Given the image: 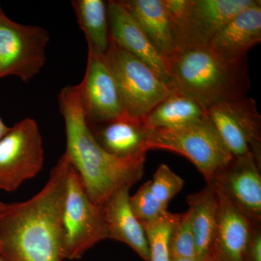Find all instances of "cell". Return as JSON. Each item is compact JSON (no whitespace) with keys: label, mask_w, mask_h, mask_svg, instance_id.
I'll return each mask as SVG.
<instances>
[{"label":"cell","mask_w":261,"mask_h":261,"mask_svg":"<svg viewBox=\"0 0 261 261\" xmlns=\"http://www.w3.org/2000/svg\"><path fill=\"white\" fill-rule=\"evenodd\" d=\"M70 161L65 153L37 195L0 210V255L7 261H63L62 211Z\"/></svg>","instance_id":"1"},{"label":"cell","mask_w":261,"mask_h":261,"mask_svg":"<svg viewBox=\"0 0 261 261\" xmlns=\"http://www.w3.org/2000/svg\"><path fill=\"white\" fill-rule=\"evenodd\" d=\"M58 102L65 122V154L80 175L89 199L101 208L113 194L140 181L146 157L121 159L99 145L84 116L78 86L62 89Z\"/></svg>","instance_id":"2"},{"label":"cell","mask_w":261,"mask_h":261,"mask_svg":"<svg viewBox=\"0 0 261 261\" xmlns=\"http://www.w3.org/2000/svg\"><path fill=\"white\" fill-rule=\"evenodd\" d=\"M171 87L195 99L206 111L226 101L247 97V60L225 59L208 47L178 49L168 61Z\"/></svg>","instance_id":"3"},{"label":"cell","mask_w":261,"mask_h":261,"mask_svg":"<svg viewBox=\"0 0 261 261\" xmlns=\"http://www.w3.org/2000/svg\"><path fill=\"white\" fill-rule=\"evenodd\" d=\"M145 147L147 151L162 149L187 158L207 183L233 159L207 116L177 129L147 128Z\"/></svg>","instance_id":"4"},{"label":"cell","mask_w":261,"mask_h":261,"mask_svg":"<svg viewBox=\"0 0 261 261\" xmlns=\"http://www.w3.org/2000/svg\"><path fill=\"white\" fill-rule=\"evenodd\" d=\"M114 77L125 114L144 118L176 89L159 78L152 68L113 42L103 56Z\"/></svg>","instance_id":"5"},{"label":"cell","mask_w":261,"mask_h":261,"mask_svg":"<svg viewBox=\"0 0 261 261\" xmlns=\"http://www.w3.org/2000/svg\"><path fill=\"white\" fill-rule=\"evenodd\" d=\"M255 0H165L178 49L207 47L215 36ZM177 50V51H178Z\"/></svg>","instance_id":"6"},{"label":"cell","mask_w":261,"mask_h":261,"mask_svg":"<svg viewBox=\"0 0 261 261\" xmlns=\"http://www.w3.org/2000/svg\"><path fill=\"white\" fill-rule=\"evenodd\" d=\"M62 229L63 257L68 260L82 258L87 250L108 239L102 210L89 199L71 163L67 173Z\"/></svg>","instance_id":"7"},{"label":"cell","mask_w":261,"mask_h":261,"mask_svg":"<svg viewBox=\"0 0 261 261\" xmlns=\"http://www.w3.org/2000/svg\"><path fill=\"white\" fill-rule=\"evenodd\" d=\"M49 33L38 25L13 21L0 10V79L8 75L28 82L46 62Z\"/></svg>","instance_id":"8"},{"label":"cell","mask_w":261,"mask_h":261,"mask_svg":"<svg viewBox=\"0 0 261 261\" xmlns=\"http://www.w3.org/2000/svg\"><path fill=\"white\" fill-rule=\"evenodd\" d=\"M42 137L35 120L27 118L10 127L0 140V190L13 192L44 166Z\"/></svg>","instance_id":"9"},{"label":"cell","mask_w":261,"mask_h":261,"mask_svg":"<svg viewBox=\"0 0 261 261\" xmlns=\"http://www.w3.org/2000/svg\"><path fill=\"white\" fill-rule=\"evenodd\" d=\"M207 116L233 157L252 156L261 162V117L252 98L218 103Z\"/></svg>","instance_id":"10"},{"label":"cell","mask_w":261,"mask_h":261,"mask_svg":"<svg viewBox=\"0 0 261 261\" xmlns=\"http://www.w3.org/2000/svg\"><path fill=\"white\" fill-rule=\"evenodd\" d=\"M77 86L89 125L111 121L124 113L116 80L103 56L88 51L85 75Z\"/></svg>","instance_id":"11"},{"label":"cell","mask_w":261,"mask_h":261,"mask_svg":"<svg viewBox=\"0 0 261 261\" xmlns=\"http://www.w3.org/2000/svg\"><path fill=\"white\" fill-rule=\"evenodd\" d=\"M261 162L252 156L234 158L210 183L250 220L261 226Z\"/></svg>","instance_id":"12"},{"label":"cell","mask_w":261,"mask_h":261,"mask_svg":"<svg viewBox=\"0 0 261 261\" xmlns=\"http://www.w3.org/2000/svg\"><path fill=\"white\" fill-rule=\"evenodd\" d=\"M110 37L119 47L145 63L171 86L168 62L120 1L107 2Z\"/></svg>","instance_id":"13"},{"label":"cell","mask_w":261,"mask_h":261,"mask_svg":"<svg viewBox=\"0 0 261 261\" xmlns=\"http://www.w3.org/2000/svg\"><path fill=\"white\" fill-rule=\"evenodd\" d=\"M215 188L217 221L211 253L221 261H243L255 224L238 210L219 189Z\"/></svg>","instance_id":"14"},{"label":"cell","mask_w":261,"mask_h":261,"mask_svg":"<svg viewBox=\"0 0 261 261\" xmlns=\"http://www.w3.org/2000/svg\"><path fill=\"white\" fill-rule=\"evenodd\" d=\"M261 42V1L242 10L211 40L207 47L225 59L247 60L248 51Z\"/></svg>","instance_id":"15"},{"label":"cell","mask_w":261,"mask_h":261,"mask_svg":"<svg viewBox=\"0 0 261 261\" xmlns=\"http://www.w3.org/2000/svg\"><path fill=\"white\" fill-rule=\"evenodd\" d=\"M130 188L121 189L101 207L107 238L126 244L145 261H149L148 243L144 228L132 212Z\"/></svg>","instance_id":"16"},{"label":"cell","mask_w":261,"mask_h":261,"mask_svg":"<svg viewBox=\"0 0 261 261\" xmlns=\"http://www.w3.org/2000/svg\"><path fill=\"white\" fill-rule=\"evenodd\" d=\"M89 127L99 145L109 153L121 159L146 157L147 128L142 120L123 113L111 121Z\"/></svg>","instance_id":"17"},{"label":"cell","mask_w":261,"mask_h":261,"mask_svg":"<svg viewBox=\"0 0 261 261\" xmlns=\"http://www.w3.org/2000/svg\"><path fill=\"white\" fill-rule=\"evenodd\" d=\"M149 41L168 62L178 50L172 24L163 0H120Z\"/></svg>","instance_id":"18"},{"label":"cell","mask_w":261,"mask_h":261,"mask_svg":"<svg viewBox=\"0 0 261 261\" xmlns=\"http://www.w3.org/2000/svg\"><path fill=\"white\" fill-rule=\"evenodd\" d=\"M207 111L187 94L175 90L163 99L142 119L149 128L177 129L201 121Z\"/></svg>","instance_id":"19"},{"label":"cell","mask_w":261,"mask_h":261,"mask_svg":"<svg viewBox=\"0 0 261 261\" xmlns=\"http://www.w3.org/2000/svg\"><path fill=\"white\" fill-rule=\"evenodd\" d=\"M187 202L195 237L197 257L207 259L212 250L217 221L216 188L213 184L207 183L200 192L188 195Z\"/></svg>","instance_id":"20"},{"label":"cell","mask_w":261,"mask_h":261,"mask_svg":"<svg viewBox=\"0 0 261 261\" xmlns=\"http://www.w3.org/2000/svg\"><path fill=\"white\" fill-rule=\"evenodd\" d=\"M77 21L84 32L88 51L104 56L110 44L107 2L103 0H72Z\"/></svg>","instance_id":"21"},{"label":"cell","mask_w":261,"mask_h":261,"mask_svg":"<svg viewBox=\"0 0 261 261\" xmlns=\"http://www.w3.org/2000/svg\"><path fill=\"white\" fill-rule=\"evenodd\" d=\"M177 214H167L152 222L142 224L148 243L149 261H170L169 240Z\"/></svg>","instance_id":"22"},{"label":"cell","mask_w":261,"mask_h":261,"mask_svg":"<svg viewBox=\"0 0 261 261\" xmlns=\"http://www.w3.org/2000/svg\"><path fill=\"white\" fill-rule=\"evenodd\" d=\"M169 250L171 258L197 257L195 237L188 210L177 214L170 235Z\"/></svg>","instance_id":"23"},{"label":"cell","mask_w":261,"mask_h":261,"mask_svg":"<svg viewBox=\"0 0 261 261\" xmlns=\"http://www.w3.org/2000/svg\"><path fill=\"white\" fill-rule=\"evenodd\" d=\"M130 208L141 224L152 222L165 216L168 211L154 197L150 181L145 182L129 198Z\"/></svg>","instance_id":"24"},{"label":"cell","mask_w":261,"mask_h":261,"mask_svg":"<svg viewBox=\"0 0 261 261\" xmlns=\"http://www.w3.org/2000/svg\"><path fill=\"white\" fill-rule=\"evenodd\" d=\"M183 178L173 172L167 165L161 164L154 173L153 178L150 180L152 193L158 200L167 207L172 200L183 188Z\"/></svg>","instance_id":"25"},{"label":"cell","mask_w":261,"mask_h":261,"mask_svg":"<svg viewBox=\"0 0 261 261\" xmlns=\"http://www.w3.org/2000/svg\"><path fill=\"white\" fill-rule=\"evenodd\" d=\"M243 261H261V226L254 225Z\"/></svg>","instance_id":"26"},{"label":"cell","mask_w":261,"mask_h":261,"mask_svg":"<svg viewBox=\"0 0 261 261\" xmlns=\"http://www.w3.org/2000/svg\"><path fill=\"white\" fill-rule=\"evenodd\" d=\"M10 128V127L7 126L0 117V140L9 132Z\"/></svg>","instance_id":"27"},{"label":"cell","mask_w":261,"mask_h":261,"mask_svg":"<svg viewBox=\"0 0 261 261\" xmlns=\"http://www.w3.org/2000/svg\"><path fill=\"white\" fill-rule=\"evenodd\" d=\"M208 258V257H207ZM207 259L200 258V257H195L191 258H171L170 261H207Z\"/></svg>","instance_id":"28"},{"label":"cell","mask_w":261,"mask_h":261,"mask_svg":"<svg viewBox=\"0 0 261 261\" xmlns=\"http://www.w3.org/2000/svg\"><path fill=\"white\" fill-rule=\"evenodd\" d=\"M207 261H221V260H220L219 257L214 255V254L211 253Z\"/></svg>","instance_id":"29"},{"label":"cell","mask_w":261,"mask_h":261,"mask_svg":"<svg viewBox=\"0 0 261 261\" xmlns=\"http://www.w3.org/2000/svg\"><path fill=\"white\" fill-rule=\"evenodd\" d=\"M7 204L8 203H5V202H2V201L0 200V210H2V209L4 208L5 206L7 205Z\"/></svg>","instance_id":"30"},{"label":"cell","mask_w":261,"mask_h":261,"mask_svg":"<svg viewBox=\"0 0 261 261\" xmlns=\"http://www.w3.org/2000/svg\"><path fill=\"white\" fill-rule=\"evenodd\" d=\"M0 261H7V260H5V258H3V257H2L1 255H0Z\"/></svg>","instance_id":"31"},{"label":"cell","mask_w":261,"mask_h":261,"mask_svg":"<svg viewBox=\"0 0 261 261\" xmlns=\"http://www.w3.org/2000/svg\"><path fill=\"white\" fill-rule=\"evenodd\" d=\"M2 10L1 5H0V10Z\"/></svg>","instance_id":"32"}]
</instances>
